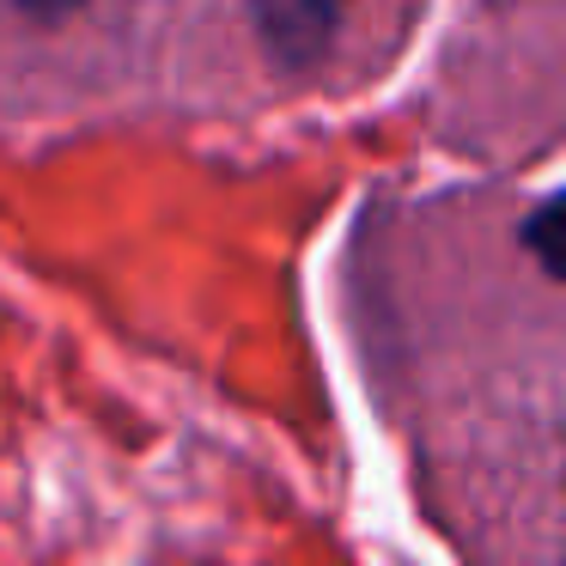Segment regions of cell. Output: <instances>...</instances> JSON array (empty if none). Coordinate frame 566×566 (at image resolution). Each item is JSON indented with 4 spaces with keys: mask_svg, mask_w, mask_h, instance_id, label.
Listing matches in <instances>:
<instances>
[{
    "mask_svg": "<svg viewBox=\"0 0 566 566\" xmlns=\"http://www.w3.org/2000/svg\"><path fill=\"white\" fill-rule=\"evenodd\" d=\"M262 50L281 67H311L329 55L335 31L347 19V0H244Z\"/></svg>",
    "mask_w": 566,
    "mask_h": 566,
    "instance_id": "obj_1",
    "label": "cell"
},
{
    "mask_svg": "<svg viewBox=\"0 0 566 566\" xmlns=\"http://www.w3.org/2000/svg\"><path fill=\"white\" fill-rule=\"evenodd\" d=\"M524 250L554 274V281H566V189L548 201H536V213L524 220Z\"/></svg>",
    "mask_w": 566,
    "mask_h": 566,
    "instance_id": "obj_2",
    "label": "cell"
},
{
    "mask_svg": "<svg viewBox=\"0 0 566 566\" xmlns=\"http://www.w3.org/2000/svg\"><path fill=\"white\" fill-rule=\"evenodd\" d=\"M25 13H38V19H67L74 7H86V0H19Z\"/></svg>",
    "mask_w": 566,
    "mask_h": 566,
    "instance_id": "obj_3",
    "label": "cell"
}]
</instances>
